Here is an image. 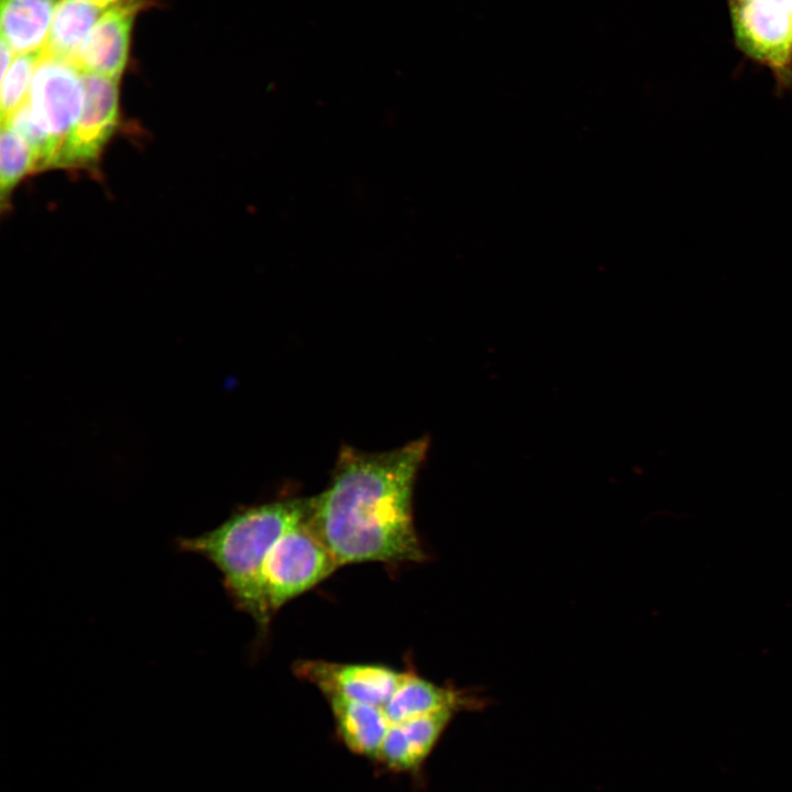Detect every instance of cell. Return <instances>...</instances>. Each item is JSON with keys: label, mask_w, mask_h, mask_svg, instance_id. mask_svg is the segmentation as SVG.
Masks as SVG:
<instances>
[{"label": "cell", "mask_w": 792, "mask_h": 792, "mask_svg": "<svg viewBox=\"0 0 792 792\" xmlns=\"http://www.w3.org/2000/svg\"><path fill=\"white\" fill-rule=\"evenodd\" d=\"M429 441L383 452L340 450L331 480L308 499L306 521L339 566L422 562L414 520V488Z\"/></svg>", "instance_id": "obj_1"}, {"label": "cell", "mask_w": 792, "mask_h": 792, "mask_svg": "<svg viewBox=\"0 0 792 792\" xmlns=\"http://www.w3.org/2000/svg\"><path fill=\"white\" fill-rule=\"evenodd\" d=\"M308 499H282L235 512L220 526L177 547L202 557L220 572L234 605L266 630L271 614L262 586L264 560L275 542L306 518Z\"/></svg>", "instance_id": "obj_2"}, {"label": "cell", "mask_w": 792, "mask_h": 792, "mask_svg": "<svg viewBox=\"0 0 792 792\" xmlns=\"http://www.w3.org/2000/svg\"><path fill=\"white\" fill-rule=\"evenodd\" d=\"M339 565L306 518L288 529L267 553L262 569L265 601L274 616L285 604L328 579Z\"/></svg>", "instance_id": "obj_3"}, {"label": "cell", "mask_w": 792, "mask_h": 792, "mask_svg": "<svg viewBox=\"0 0 792 792\" xmlns=\"http://www.w3.org/2000/svg\"><path fill=\"white\" fill-rule=\"evenodd\" d=\"M728 8L737 50L772 73L777 91L792 90V9L780 0H749Z\"/></svg>", "instance_id": "obj_4"}, {"label": "cell", "mask_w": 792, "mask_h": 792, "mask_svg": "<svg viewBox=\"0 0 792 792\" xmlns=\"http://www.w3.org/2000/svg\"><path fill=\"white\" fill-rule=\"evenodd\" d=\"M28 102L33 117L53 141L57 160L84 109V72L70 61L44 52L33 76Z\"/></svg>", "instance_id": "obj_5"}, {"label": "cell", "mask_w": 792, "mask_h": 792, "mask_svg": "<svg viewBox=\"0 0 792 792\" xmlns=\"http://www.w3.org/2000/svg\"><path fill=\"white\" fill-rule=\"evenodd\" d=\"M84 85L82 112L62 146L55 167H95L118 123L119 80L84 73Z\"/></svg>", "instance_id": "obj_6"}, {"label": "cell", "mask_w": 792, "mask_h": 792, "mask_svg": "<svg viewBox=\"0 0 792 792\" xmlns=\"http://www.w3.org/2000/svg\"><path fill=\"white\" fill-rule=\"evenodd\" d=\"M293 670L298 679L316 686L324 697L341 696L380 707L389 701L404 673L382 664L326 660H299Z\"/></svg>", "instance_id": "obj_7"}, {"label": "cell", "mask_w": 792, "mask_h": 792, "mask_svg": "<svg viewBox=\"0 0 792 792\" xmlns=\"http://www.w3.org/2000/svg\"><path fill=\"white\" fill-rule=\"evenodd\" d=\"M152 0H129L111 8L96 24L75 64L84 72L120 80L130 54L138 13Z\"/></svg>", "instance_id": "obj_8"}, {"label": "cell", "mask_w": 792, "mask_h": 792, "mask_svg": "<svg viewBox=\"0 0 792 792\" xmlns=\"http://www.w3.org/2000/svg\"><path fill=\"white\" fill-rule=\"evenodd\" d=\"M457 714L444 710L391 723L375 760L395 772L419 769Z\"/></svg>", "instance_id": "obj_9"}, {"label": "cell", "mask_w": 792, "mask_h": 792, "mask_svg": "<svg viewBox=\"0 0 792 792\" xmlns=\"http://www.w3.org/2000/svg\"><path fill=\"white\" fill-rule=\"evenodd\" d=\"M485 706L483 698L466 690L433 683L413 670L404 671L402 680L383 707L389 723L452 710L458 713Z\"/></svg>", "instance_id": "obj_10"}, {"label": "cell", "mask_w": 792, "mask_h": 792, "mask_svg": "<svg viewBox=\"0 0 792 792\" xmlns=\"http://www.w3.org/2000/svg\"><path fill=\"white\" fill-rule=\"evenodd\" d=\"M326 698L344 747L356 756L376 759L391 724L383 707L341 696Z\"/></svg>", "instance_id": "obj_11"}, {"label": "cell", "mask_w": 792, "mask_h": 792, "mask_svg": "<svg viewBox=\"0 0 792 792\" xmlns=\"http://www.w3.org/2000/svg\"><path fill=\"white\" fill-rule=\"evenodd\" d=\"M58 0H0L1 41L15 55L44 53Z\"/></svg>", "instance_id": "obj_12"}, {"label": "cell", "mask_w": 792, "mask_h": 792, "mask_svg": "<svg viewBox=\"0 0 792 792\" xmlns=\"http://www.w3.org/2000/svg\"><path fill=\"white\" fill-rule=\"evenodd\" d=\"M113 7L98 0H58L45 53L74 63L96 24Z\"/></svg>", "instance_id": "obj_13"}, {"label": "cell", "mask_w": 792, "mask_h": 792, "mask_svg": "<svg viewBox=\"0 0 792 792\" xmlns=\"http://www.w3.org/2000/svg\"><path fill=\"white\" fill-rule=\"evenodd\" d=\"M34 170H36V161L30 145L9 124H1L0 185L2 204H6L7 198L20 180Z\"/></svg>", "instance_id": "obj_14"}, {"label": "cell", "mask_w": 792, "mask_h": 792, "mask_svg": "<svg viewBox=\"0 0 792 792\" xmlns=\"http://www.w3.org/2000/svg\"><path fill=\"white\" fill-rule=\"evenodd\" d=\"M44 53L15 55L1 77V123L7 122L26 101L37 64Z\"/></svg>", "instance_id": "obj_15"}, {"label": "cell", "mask_w": 792, "mask_h": 792, "mask_svg": "<svg viewBox=\"0 0 792 792\" xmlns=\"http://www.w3.org/2000/svg\"><path fill=\"white\" fill-rule=\"evenodd\" d=\"M98 1H101V2H106V3H109V4L116 6V4H120V3L127 2V1H129V0H98Z\"/></svg>", "instance_id": "obj_16"}, {"label": "cell", "mask_w": 792, "mask_h": 792, "mask_svg": "<svg viewBox=\"0 0 792 792\" xmlns=\"http://www.w3.org/2000/svg\"><path fill=\"white\" fill-rule=\"evenodd\" d=\"M746 1H749V0H727L728 7H729V6L739 4V3H743V2H746Z\"/></svg>", "instance_id": "obj_17"}]
</instances>
